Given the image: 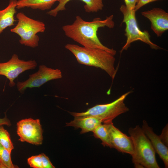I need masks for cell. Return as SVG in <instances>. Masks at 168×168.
I'll return each instance as SVG.
<instances>
[{"mask_svg":"<svg viewBox=\"0 0 168 168\" xmlns=\"http://www.w3.org/2000/svg\"><path fill=\"white\" fill-rule=\"evenodd\" d=\"M113 18V15H111L104 20L97 17L91 21H87L77 16L73 23L64 25L62 29L67 37L83 46L100 49L114 55L116 51L103 45L97 35V31L100 27L106 26L110 29L114 27L115 24Z\"/></svg>","mask_w":168,"mask_h":168,"instance_id":"cell-1","label":"cell"},{"mask_svg":"<svg viewBox=\"0 0 168 168\" xmlns=\"http://www.w3.org/2000/svg\"><path fill=\"white\" fill-rule=\"evenodd\" d=\"M65 47L73 54L79 63L100 68L114 79L117 70L114 66V55L110 53L99 48L73 44H67Z\"/></svg>","mask_w":168,"mask_h":168,"instance_id":"cell-2","label":"cell"},{"mask_svg":"<svg viewBox=\"0 0 168 168\" xmlns=\"http://www.w3.org/2000/svg\"><path fill=\"white\" fill-rule=\"evenodd\" d=\"M128 133L133 143L134 154L132 161L135 168H159L156 152L142 128L137 125L130 127Z\"/></svg>","mask_w":168,"mask_h":168,"instance_id":"cell-3","label":"cell"},{"mask_svg":"<svg viewBox=\"0 0 168 168\" xmlns=\"http://www.w3.org/2000/svg\"><path fill=\"white\" fill-rule=\"evenodd\" d=\"M16 18L17 23L10 31L20 36L19 42L21 44L32 48L37 47L39 37L37 34L44 32L45 24L30 18L22 12L16 14Z\"/></svg>","mask_w":168,"mask_h":168,"instance_id":"cell-4","label":"cell"},{"mask_svg":"<svg viewBox=\"0 0 168 168\" xmlns=\"http://www.w3.org/2000/svg\"><path fill=\"white\" fill-rule=\"evenodd\" d=\"M132 91L123 94L114 101L106 104L97 105L84 112H70L74 117L92 116L100 119L102 123L112 122L120 114L127 112L129 108L125 105L124 100Z\"/></svg>","mask_w":168,"mask_h":168,"instance_id":"cell-5","label":"cell"},{"mask_svg":"<svg viewBox=\"0 0 168 168\" xmlns=\"http://www.w3.org/2000/svg\"><path fill=\"white\" fill-rule=\"evenodd\" d=\"M119 10L124 16L122 23H124L126 25L125 35L127 39L121 52L127 50L132 43L137 40H140L148 44L152 49H161L151 41L150 35L147 31H142L140 29L136 21L134 9H128L125 5H122Z\"/></svg>","mask_w":168,"mask_h":168,"instance_id":"cell-6","label":"cell"},{"mask_svg":"<svg viewBox=\"0 0 168 168\" xmlns=\"http://www.w3.org/2000/svg\"><path fill=\"white\" fill-rule=\"evenodd\" d=\"M62 77L60 69H53L41 65L39 66L38 71L30 75L27 80L23 82L18 81L16 86L18 91L22 93L27 88L39 87L49 81Z\"/></svg>","mask_w":168,"mask_h":168,"instance_id":"cell-7","label":"cell"},{"mask_svg":"<svg viewBox=\"0 0 168 168\" xmlns=\"http://www.w3.org/2000/svg\"><path fill=\"white\" fill-rule=\"evenodd\" d=\"M16 126L19 141L35 145L42 144L43 131L40 119H23L17 123Z\"/></svg>","mask_w":168,"mask_h":168,"instance_id":"cell-8","label":"cell"},{"mask_svg":"<svg viewBox=\"0 0 168 168\" xmlns=\"http://www.w3.org/2000/svg\"><path fill=\"white\" fill-rule=\"evenodd\" d=\"M37 63L35 60L25 61L20 59L18 56L14 54L8 61L0 63V75L6 77L9 80V85L14 86V80L22 72L29 70L35 69Z\"/></svg>","mask_w":168,"mask_h":168,"instance_id":"cell-9","label":"cell"},{"mask_svg":"<svg viewBox=\"0 0 168 168\" xmlns=\"http://www.w3.org/2000/svg\"><path fill=\"white\" fill-rule=\"evenodd\" d=\"M107 124L113 148L120 152L133 156L134 154V147L131 137L124 133L116 128L112 122Z\"/></svg>","mask_w":168,"mask_h":168,"instance_id":"cell-10","label":"cell"},{"mask_svg":"<svg viewBox=\"0 0 168 168\" xmlns=\"http://www.w3.org/2000/svg\"><path fill=\"white\" fill-rule=\"evenodd\" d=\"M151 22V29L157 36H161L168 29V13L159 8H154L142 12Z\"/></svg>","mask_w":168,"mask_h":168,"instance_id":"cell-11","label":"cell"},{"mask_svg":"<svg viewBox=\"0 0 168 168\" xmlns=\"http://www.w3.org/2000/svg\"><path fill=\"white\" fill-rule=\"evenodd\" d=\"M142 128L146 135L150 140L156 152L163 161L165 168L168 167V148L162 142L159 135L153 131L145 120L143 121Z\"/></svg>","mask_w":168,"mask_h":168,"instance_id":"cell-12","label":"cell"},{"mask_svg":"<svg viewBox=\"0 0 168 168\" xmlns=\"http://www.w3.org/2000/svg\"><path fill=\"white\" fill-rule=\"evenodd\" d=\"M102 123L99 119L92 116L74 117L69 122L66 123V126H72L75 128H80V133L83 134L92 132L99 125Z\"/></svg>","mask_w":168,"mask_h":168,"instance_id":"cell-13","label":"cell"},{"mask_svg":"<svg viewBox=\"0 0 168 168\" xmlns=\"http://www.w3.org/2000/svg\"><path fill=\"white\" fill-rule=\"evenodd\" d=\"M72 0H59V4L54 9L47 12L49 15L54 17L57 16L58 12L66 9L65 5L69 2ZM85 4L84 8L87 12H96L102 10L104 5L103 0H80Z\"/></svg>","mask_w":168,"mask_h":168,"instance_id":"cell-14","label":"cell"},{"mask_svg":"<svg viewBox=\"0 0 168 168\" xmlns=\"http://www.w3.org/2000/svg\"><path fill=\"white\" fill-rule=\"evenodd\" d=\"M17 2V0H10L7 7L0 10V35L5 29L14 25Z\"/></svg>","mask_w":168,"mask_h":168,"instance_id":"cell-15","label":"cell"},{"mask_svg":"<svg viewBox=\"0 0 168 168\" xmlns=\"http://www.w3.org/2000/svg\"><path fill=\"white\" fill-rule=\"evenodd\" d=\"M59 0H18L16 8L30 7L33 9L42 11L51 8L55 2Z\"/></svg>","mask_w":168,"mask_h":168,"instance_id":"cell-16","label":"cell"},{"mask_svg":"<svg viewBox=\"0 0 168 168\" xmlns=\"http://www.w3.org/2000/svg\"><path fill=\"white\" fill-rule=\"evenodd\" d=\"M95 138L100 139L104 146L113 148L109 132L107 123L101 124L97 126L93 132Z\"/></svg>","mask_w":168,"mask_h":168,"instance_id":"cell-17","label":"cell"},{"mask_svg":"<svg viewBox=\"0 0 168 168\" xmlns=\"http://www.w3.org/2000/svg\"><path fill=\"white\" fill-rule=\"evenodd\" d=\"M0 143L11 153L14 148L10 134L3 125L0 126Z\"/></svg>","mask_w":168,"mask_h":168,"instance_id":"cell-18","label":"cell"},{"mask_svg":"<svg viewBox=\"0 0 168 168\" xmlns=\"http://www.w3.org/2000/svg\"><path fill=\"white\" fill-rule=\"evenodd\" d=\"M11 154V153L0 143V162L6 168H18L13 164Z\"/></svg>","mask_w":168,"mask_h":168,"instance_id":"cell-19","label":"cell"},{"mask_svg":"<svg viewBox=\"0 0 168 168\" xmlns=\"http://www.w3.org/2000/svg\"><path fill=\"white\" fill-rule=\"evenodd\" d=\"M27 162L30 166L34 168H43L40 154L31 156L27 159Z\"/></svg>","mask_w":168,"mask_h":168,"instance_id":"cell-20","label":"cell"},{"mask_svg":"<svg viewBox=\"0 0 168 168\" xmlns=\"http://www.w3.org/2000/svg\"><path fill=\"white\" fill-rule=\"evenodd\" d=\"M163 143L168 146V125L167 124L162 129L161 133L159 135Z\"/></svg>","mask_w":168,"mask_h":168,"instance_id":"cell-21","label":"cell"},{"mask_svg":"<svg viewBox=\"0 0 168 168\" xmlns=\"http://www.w3.org/2000/svg\"><path fill=\"white\" fill-rule=\"evenodd\" d=\"M41 156L43 168H54L49 158L44 153L40 154Z\"/></svg>","mask_w":168,"mask_h":168,"instance_id":"cell-22","label":"cell"},{"mask_svg":"<svg viewBox=\"0 0 168 168\" xmlns=\"http://www.w3.org/2000/svg\"><path fill=\"white\" fill-rule=\"evenodd\" d=\"M158 0H138L135 6L134 10L136 12L145 5Z\"/></svg>","mask_w":168,"mask_h":168,"instance_id":"cell-23","label":"cell"},{"mask_svg":"<svg viewBox=\"0 0 168 168\" xmlns=\"http://www.w3.org/2000/svg\"><path fill=\"white\" fill-rule=\"evenodd\" d=\"M138 0H124L125 6L128 9H134Z\"/></svg>","mask_w":168,"mask_h":168,"instance_id":"cell-24","label":"cell"},{"mask_svg":"<svg viewBox=\"0 0 168 168\" xmlns=\"http://www.w3.org/2000/svg\"><path fill=\"white\" fill-rule=\"evenodd\" d=\"M3 125H7L8 126H10L11 125L10 120L6 116L3 118H0V126Z\"/></svg>","mask_w":168,"mask_h":168,"instance_id":"cell-25","label":"cell"},{"mask_svg":"<svg viewBox=\"0 0 168 168\" xmlns=\"http://www.w3.org/2000/svg\"><path fill=\"white\" fill-rule=\"evenodd\" d=\"M0 168H6L0 162Z\"/></svg>","mask_w":168,"mask_h":168,"instance_id":"cell-26","label":"cell"}]
</instances>
